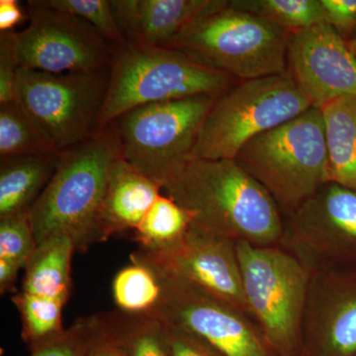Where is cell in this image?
I'll return each instance as SVG.
<instances>
[{"mask_svg": "<svg viewBox=\"0 0 356 356\" xmlns=\"http://www.w3.org/2000/svg\"><path fill=\"white\" fill-rule=\"evenodd\" d=\"M163 192L189 213L193 228L257 247L282 242L280 207L235 159H192Z\"/></svg>", "mask_w": 356, "mask_h": 356, "instance_id": "obj_1", "label": "cell"}, {"mask_svg": "<svg viewBox=\"0 0 356 356\" xmlns=\"http://www.w3.org/2000/svg\"><path fill=\"white\" fill-rule=\"evenodd\" d=\"M120 156L115 123L60 153L53 177L29 211L37 245L51 236H67L76 252L83 254L102 243L103 198L110 168Z\"/></svg>", "mask_w": 356, "mask_h": 356, "instance_id": "obj_2", "label": "cell"}, {"mask_svg": "<svg viewBox=\"0 0 356 356\" xmlns=\"http://www.w3.org/2000/svg\"><path fill=\"white\" fill-rule=\"evenodd\" d=\"M238 83L177 49L127 42L112 46L97 133L137 107L195 96L219 98Z\"/></svg>", "mask_w": 356, "mask_h": 356, "instance_id": "obj_3", "label": "cell"}, {"mask_svg": "<svg viewBox=\"0 0 356 356\" xmlns=\"http://www.w3.org/2000/svg\"><path fill=\"white\" fill-rule=\"evenodd\" d=\"M235 161L291 215L329 179L324 115L310 109L257 136Z\"/></svg>", "mask_w": 356, "mask_h": 356, "instance_id": "obj_4", "label": "cell"}, {"mask_svg": "<svg viewBox=\"0 0 356 356\" xmlns=\"http://www.w3.org/2000/svg\"><path fill=\"white\" fill-rule=\"evenodd\" d=\"M248 315L274 356H296L303 344L311 267L277 245L236 243Z\"/></svg>", "mask_w": 356, "mask_h": 356, "instance_id": "obj_5", "label": "cell"}, {"mask_svg": "<svg viewBox=\"0 0 356 356\" xmlns=\"http://www.w3.org/2000/svg\"><path fill=\"white\" fill-rule=\"evenodd\" d=\"M290 37L287 30L222 0L163 47L245 81L286 72Z\"/></svg>", "mask_w": 356, "mask_h": 356, "instance_id": "obj_6", "label": "cell"}, {"mask_svg": "<svg viewBox=\"0 0 356 356\" xmlns=\"http://www.w3.org/2000/svg\"><path fill=\"white\" fill-rule=\"evenodd\" d=\"M311 107L287 70L240 81L217 98L201 128L193 159H235L250 140Z\"/></svg>", "mask_w": 356, "mask_h": 356, "instance_id": "obj_7", "label": "cell"}, {"mask_svg": "<svg viewBox=\"0 0 356 356\" xmlns=\"http://www.w3.org/2000/svg\"><path fill=\"white\" fill-rule=\"evenodd\" d=\"M217 97L195 96L130 110L113 122L121 156L161 189L193 159L204 121Z\"/></svg>", "mask_w": 356, "mask_h": 356, "instance_id": "obj_8", "label": "cell"}, {"mask_svg": "<svg viewBox=\"0 0 356 356\" xmlns=\"http://www.w3.org/2000/svg\"><path fill=\"white\" fill-rule=\"evenodd\" d=\"M109 84V67L50 74L19 67L17 100L58 152L97 133Z\"/></svg>", "mask_w": 356, "mask_h": 356, "instance_id": "obj_9", "label": "cell"}, {"mask_svg": "<svg viewBox=\"0 0 356 356\" xmlns=\"http://www.w3.org/2000/svg\"><path fill=\"white\" fill-rule=\"evenodd\" d=\"M29 25L16 32L19 67L50 74L92 72L109 67L112 44L86 21L28 1Z\"/></svg>", "mask_w": 356, "mask_h": 356, "instance_id": "obj_10", "label": "cell"}, {"mask_svg": "<svg viewBox=\"0 0 356 356\" xmlns=\"http://www.w3.org/2000/svg\"><path fill=\"white\" fill-rule=\"evenodd\" d=\"M149 264L163 285V298L151 317L197 337L222 356H274L257 325L242 311Z\"/></svg>", "mask_w": 356, "mask_h": 356, "instance_id": "obj_11", "label": "cell"}, {"mask_svg": "<svg viewBox=\"0 0 356 356\" xmlns=\"http://www.w3.org/2000/svg\"><path fill=\"white\" fill-rule=\"evenodd\" d=\"M282 242L310 267L355 262L356 192L334 182L323 185L290 215Z\"/></svg>", "mask_w": 356, "mask_h": 356, "instance_id": "obj_12", "label": "cell"}, {"mask_svg": "<svg viewBox=\"0 0 356 356\" xmlns=\"http://www.w3.org/2000/svg\"><path fill=\"white\" fill-rule=\"evenodd\" d=\"M137 254L163 273L248 315L236 243L193 228L175 247Z\"/></svg>", "mask_w": 356, "mask_h": 356, "instance_id": "obj_13", "label": "cell"}, {"mask_svg": "<svg viewBox=\"0 0 356 356\" xmlns=\"http://www.w3.org/2000/svg\"><path fill=\"white\" fill-rule=\"evenodd\" d=\"M287 72L313 107L356 97L355 56L325 21L291 33Z\"/></svg>", "mask_w": 356, "mask_h": 356, "instance_id": "obj_14", "label": "cell"}, {"mask_svg": "<svg viewBox=\"0 0 356 356\" xmlns=\"http://www.w3.org/2000/svg\"><path fill=\"white\" fill-rule=\"evenodd\" d=\"M309 293L307 330L318 356L356 355V274L323 280ZM305 314V316H306Z\"/></svg>", "mask_w": 356, "mask_h": 356, "instance_id": "obj_15", "label": "cell"}, {"mask_svg": "<svg viewBox=\"0 0 356 356\" xmlns=\"http://www.w3.org/2000/svg\"><path fill=\"white\" fill-rule=\"evenodd\" d=\"M222 0H111L127 43L165 46Z\"/></svg>", "mask_w": 356, "mask_h": 356, "instance_id": "obj_16", "label": "cell"}, {"mask_svg": "<svg viewBox=\"0 0 356 356\" xmlns=\"http://www.w3.org/2000/svg\"><path fill=\"white\" fill-rule=\"evenodd\" d=\"M161 191L159 185L119 156L110 168L103 198L100 214L102 243L126 232L134 233Z\"/></svg>", "mask_w": 356, "mask_h": 356, "instance_id": "obj_17", "label": "cell"}, {"mask_svg": "<svg viewBox=\"0 0 356 356\" xmlns=\"http://www.w3.org/2000/svg\"><path fill=\"white\" fill-rule=\"evenodd\" d=\"M60 153L0 161V219L29 213L57 168Z\"/></svg>", "mask_w": 356, "mask_h": 356, "instance_id": "obj_18", "label": "cell"}, {"mask_svg": "<svg viewBox=\"0 0 356 356\" xmlns=\"http://www.w3.org/2000/svg\"><path fill=\"white\" fill-rule=\"evenodd\" d=\"M76 252L69 236L44 240L25 267L20 292L65 305L72 292V259Z\"/></svg>", "mask_w": 356, "mask_h": 356, "instance_id": "obj_19", "label": "cell"}, {"mask_svg": "<svg viewBox=\"0 0 356 356\" xmlns=\"http://www.w3.org/2000/svg\"><path fill=\"white\" fill-rule=\"evenodd\" d=\"M329 156V179L356 192V97L321 107Z\"/></svg>", "mask_w": 356, "mask_h": 356, "instance_id": "obj_20", "label": "cell"}, {"mask_svg": "<svg viewBox=\"0 0 356 356\" xmlns=\"http://www.w3.org/2000/svg\"><path fill=\"white\" fill-rule=\"evenodd\" d=\"M112 295L117 311L151 317L163 298V285L156 269L134 252L130 264L115 275Z\"/></svg>", "mask_w": 356, "mask_h": 356, "instance_id": "obj_21", "label": "cell"}, {"mask_svg": "<svg viewBox=\"0 0 356 356\" xmlns=\"http://www.w3.org/2000/svg\"><path fill=\"white\" fill-rule=\"evenodd\" d=\"M122 356H170L165 323L119 311L102 313Z\"/></svg>", "mask_w": 356, "mask_h": 356, "instance_id": "obj_22", "label": "cell"}, {"mask_svg": "<svg viewBox=\"0 0 356 356\" xmlns=\"http://www.w3.org/2000/svg\"><path fill=\"white\" fill-rule=\"evenodd\" d=\"M191 226L189 213L161 192L134 232V240L142 252L156 254L175 247Z\"/></svg>", "mask_w": 356, "mask_h": 356, "instance_id": "obj_23", "label": "cell"}, {"mask_svg": "<svg viewBox=\"0 0 356 356\" xmlns=\"http://www.w3.org/2000/svg\"><path fill=\"white\" fill-rule=\"evenodd\" d=\"M58 153L18 100L0 104V161Z\"/></svg>", "mask_w": 356, "mask_h": 356, "instance_id": "obj_24", "label": "cell"}, {"mask_svg": "<svg viewBox=\"0 0 356 356\" xmlns=\"http://www.w3.org/2000/svg\"><path fill=\"white\" fill-rule=\"evenodd\" d=\"M19 312L22 337L29 350L34 351L57 339L65 332L63 310L58 302L37 298L18 291L11 299Z\"/></svg>", "mask_w": 356, "mask_h": 356, "instance_id": "obj_25", "label": "cell"}, {"mask_svg": "<svg viewBox=\"0 0 356 356\" xmlns=\"http://www.w3.org/2000/svg\"><path fill=\"white\" fill-rule=\"evenodd\" d=\"M229 6L290 33L325 22L321 0H232Z\"/></svg>", "mask_w": 356, "mask_h": 356, "instance_id": "obj_26", "label": "cell"}, {"mask_svg": "<svg viewBox=\"0 0 356 356\" xmlns=\"http://www.w3.org/2000/svg\"><path fill=\"white\" fill-rule=\"evenodd\" d=\"M46 6L72 14L92 26L112 46L125 43L109 0H42Z\"/></svg>", "mask_w": 356, "mask_h": 356, "instance_id": "obj_27", "label": "cell"}, {"mask_svg": "<svg viewBox=\"0 0 356 356\" xmlns=\"http://www.w3.org/2000/svg\"><path fill=\"white\" fill-rule=\"evenodd\" d=\"M37 247L29 213L0 219V259L25 269Z\"/></svg>", "mask_w": 356, "mask_h": 356, "instance_id": "obj_28", "label": "cell"}, {"mask_svg": "<svg viewBox=\"0 0 356 356\" xmlns=\"http://www.w3.org/2000/svg\"><path fill=\"white\" fill-rule=\"evenodd\" d=\"M92 330V316L77 318L60 337L32 351L30 356H89Z\"/></svg>", "mask_w": 356, "mask_h": 356, "instance_id": "obj_29", "label": "cell"}, {"mask_svg": "<svg viewBox=\"0 0 356 356\" xmlns=\"http://www.w3.org/2000/svg\"><path fill=\"white\" fill-rule=\"evenodd\" d=\"M16 32L0 34V104L17 100V74L19 70Z\"/></svg>", "mask_w": 356, "mask_h": 356, "instance_id": "obj_30", "label": "cell"}, {"mask_svg": "<svg viewBox=\"0 0 356 356\" xmlns=\"http://www.w3.org/2000/svg\"><path fill=\"white\" fill-rule=\"evenodd\" d=\"M325 21L346 41L356 37V0H321Z\"/></svg>", "mask_w": 356, "mask_h": 356, "instance_id": "obj_31", "label": "cell"}, {"mask_svg": "<svg viewBox=\"0 0 356 356\" xmlns=\"http://www.w3.org/2000/svg\"><path fill=\"white\" fill-rule=\"evenodd\" d=\"M165 325L170 356H222L197 337Z\"/></svg>", "mask_w": 356, "mask_h": 356, "instance_id": "obj_32", "label": "cell"}, {"mask_svg": "<svg viewBox=\"0 0 356 356\" xmlns=\"http://www.w3.org/2000/svg\"><path fill=\"white\" fill-rule=\"evenodd\" d=\"M93 330L89 356H122L102 314L92 316Z\"/></svg>", "mask_w": 356, "mask_h": 356, "instance_id": "obj_33", "label": "cell"}, {"mask_svg": "<svg viewBox=\"0 0 356 356\" xmlns=\"http://www.w3.org/2000/svg\"><path fill=\"white\" fill-rule=\"evenodd\" d=\"M24 19V13L16 0H0V31L13 32Z\"/></svg>", "mask_w": 356, "mask_h": 356, "instance_id": "obj_34", "label": "cell"}, {"mask_svg": "<svg viewBox=\"0 0 356 356\" xmlns=\"http://www.w3.org/2000/svg\"><path fill=\"white\" fill-rule=\"evenodd\" d=\"M19 271V267L15 264L0 259V292L2 295L9 292H18L16 291V282Z\"/></svg>", "mask_w": 356, "mask_h": 356, "instance_id": "obj_35", "label": "cell"}, {"mask_svg": "<svg viewBox=\"0 0 356 356\" xmlns=\"http://www.w3.org/2000/svg\"><path fill=\"white\" fill-rule=\"evenodd\" d=\"M346 42V44H348V48L350 49L351 53H353L356 58V37L355 38L348 40V41Z\"/></svg>", "mask_w": 356, "mask_h": 356, "instance_id": "obj_36", "label": "cell"}, {"mask_svg": "<svg viewBox=\"0 0 356 356\" xmlns=\"http://www.w3.org/2000/svg\"><path fill=\"white\" fill-rule=\"evenodd\" d=\"M355 356H356V355Z\"/></svg>", "mask_w": 356, "mask_h": 356, "instance_id": "obj_37", "label": "cell"}]
</instances>
